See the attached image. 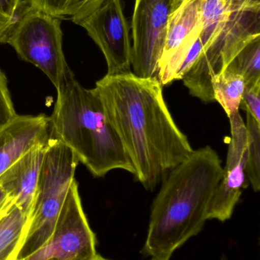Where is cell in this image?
<instances>
[{"label": "cell", "instance_id": "6da1fadb", "mask_svg": "<svg viewBox=\"0 0 260 260\" xmlns=\"http://www.w3.org/2000/svg\"><path fill=\"white\" fill-rule=\"evenodd\" d=\"M134 169V178L153 190L193 152L177 126L157 79L131 72L105 75L93 88Z\"/></svg>", "mask_w": 260, "mask_h": 260}, {"label": "cell", "instance_id": "7a4b0ae2", "mask_svg": "<svg viewBox=\"0 0 260 260\" xmlns=\"http://www.w3.org/2000/svg\"><path fill=\"white\" fill-rule=\"evenodd\" d=\"M222 175L221 158L209 145L168 172L151 208L145 254L170 258L201 232Z\"/></svg>", "mask_w": 260, "mask_h": 260}, {"label": "cell", "instance_id": "3957f363", "mask_svg": "<svg viewBox=\"0 0 260 260\" xmlns=\"http://www.w3.org/2000/svg\"><path fill=\"white\" fill-rule=\"evenodd\" d=\"M50 117V135L65 144L94 177L113 170L134 169L93 88H84L72 73L59 88Z\"/></svg>", "mask_w": 260, "mask_h": 260}, {"label": "cell", "instance_id": "277c9868", "mask_svg": "<svg viewBox=\"0 0 260 260\" xmlns=\"http://www.w3.org/2000/svg\"><path fill=\"white\" fill-rule=\"evenodd\" d=\"M79 160L69 147L50 137L38 178L28 230L17 260L41 248L53 235L75 179Z\"/></svg>", "mask_w": 260, "mask_h": 260}, {"label": "cell", "instance_id": "5b68a950", "mask_svg": "<svg viewBox=\"0 0 260 260\" xmlns=\"http://www.w3.org/2000/svg\"><path fill=\"white\" fill-rule=\"evenodd\" d=\"M259 37L260 0H234L222 31L182 79L189 94L204 103L215 102L212 79L224 71L237 55Z\"/></svg>", "mask_w": 260, "mask_h": 260}, {"label": "cell", "instance_id": "8992f818", "mask_svg": "<svg viewBox=\"0 0 260 260\" xmlns=\"http://www.w3.org/2000/svg\"><path fill=\"white\" fill-rule=\"evenodd\" d=\"M4 43L22 60L41 70L56 89L73 73L63 50L61 19L31 7L27 1Z\"/></svg>", "mask_w": 260, "mask_h": 260}, {"label": "cell", "instance_id": "52a82bcc", "mask_svg": "<svg viewBox=\"0 0 260 260\" xmlns=\"http://www.w3.org/2000/svg\"><path fill=\"white\" fill-rule=\"evenodd\" d=\"M97 254L96 235L85 216L75 180L50 239L35 253L18 260H91Z\"/></svg>", "mask_w": 260, "mask_h": 260}, {"label": "cell", "instance_id": "ba28073f", "mask_svg": "<svg viewBox=\"0 0 260 260\" xmlns=\"http://www.w3.org/2000/svg\"><path fill=\"white\" fill-rule=\"evenodd\" d=\"M172 11V0H135L131 61L135 76L158 80L159 62Z\"/></svg>", "mask_w": 260, "mask_h": 260}, {"label": "cell", "instance_id": "9c48e42d", "mask_svg": "<svg viewBox=\"0 0 260 260\" xmlns=\"http://www.w3.org/2000/svg\"><path fill=\"white\" fill-rule=\"evenodd\" d=\"M71 21L86 30L103 53L107 75L131 73L129 25L121 0H105L94 10Z\"/></svg>", "mask_w": 260, "mask_h": 260}, {"label": "cell", "instance_id": "30bf717a", "mask_svg": "<svg viewBox=\"0 0 260 260\" xmlns=\"http://www.w3.org/2000/svg\"><path fill=\"white\" fill-rule=\"evenodd\" d=\"M201 3L203 0H185L169 16L159 62L158 80L163 86L180 80L182 67L201 32Z\"/></svg>", "mask_w": 260, "mask_h": 260}, {"label": "cell", "instance_id": "8fae6325", "mask_svg": "<svg viewBox=\"0 0 260 260\" xmlns=\"http://www.w3.org/2000/svg\"><path fill=\"white\" fill-rule=\"evenodd\" d=\"M230 144L223 175L208 210L207 219L225 221L233 215L243 188L247 187V127L240 113L229 117Z\"/></svg>", "mask_w": 260, "mask_h": 260}, {"label": "cell", "instance_id": "7c38bea8", "mask_svg": "<svg viewBox=\"0 0 260 260\" xmlns=\"http://www.w3.org/2000/svg\"><path fill=\"white\" fill-rule=\"evenodd\" d=\"M50 137V117L45 114L17 115L0 129V176Z\"/></svg>", "mask_w": 260, "mask_h": 260}, {"label": "cell", "instance_id": "4fadbf2b", "mask_svg": "<svg viewBox=\"0 0 260 260\" xmlns=\"http://www.w3.org/2000/svg\"><path fill=\"white\" fill-rule=\"evenodd\" d=\"M49 140L32 148L0 176V186L29 219Z\"/></svg>", "mask_w": 260, "mask_h": 260}, {"label": "cell", "instance_id": "5bb4252c", "mask_svg": "<svg viewBox=\"0 0 260 260\" xmlns=\"http://www.w3.org/2000/svg\"><path fill=\"white\" fill-rule=\"evenodd\" d=\"M30 219L11 202L0 215V260H17Z\"/></svg>", "mask_w": 260, "mask_h": 260}, {"label": "cell", "instance_id": "9a60e30c", "mask_svg": "<svg viewBox=\"0 0 260 260\" xmlns=\"http://www.w3.org/2000/svg\"><path fill=\"white\" fill-rule=\"evenodd\" d=\"M212 85L214 100L222 107L228 118L239 113L246 88L243 76L224 70L212 79Z\"/></svg>", "mask_w": 260, "mask_h": 260}, {"label": "cell", "instance_id": "2e32d148", "mask_svg": "<svg viewBox=\"0 0 260 260\" xmlns=\"http://www.w3.org/2000/svg\"><path fill=\"white\" fill-rule=\"evenodd\" d=\"M105 0H27L32 8L59 19L78 18L94 10Z\"/></svg>", "mask_w": 260, "mask_h": 260}, {"label": "cell", "instance_id": "e0dca14e", "mask_svg": "<svg viewBox=\"0 0 260 260\" xmlns=\"http://www.w3.org/2000/svg\"><path fill=\"white\" fill-rule=\"evenodd\" d=\"M225 70L241 75L246 86L260 81V37L249 43Z\"/></svg>", "mask_w": 260, "mask_h": 260}, {"label": "cell", "instance_id": "ac0fdd59", "mask_svg": "<svg viewBox=\"0 0 260 260\" xmlns=\"http://www.w3.org/2000/svg\"><path fill=\"white\" fill-rule=\"evenodd\" d=\"M246 175L255 192L260 189V124L247 113Z\"/></svg>", "mask_w": 260, "mask_h": 260}, {"label": "cell", "instance_id": "d6986e66", "mask_svg": "<svg viewBox=\"0 0 260 260\" xmlns=\"http://www.w3.org/2000/svg\"><path fill=\"white\" fill-rule=\"evenodd\" d=\"M24 3L22 0H0V44L4 43Z\"/></svg>", "mask_w": 260, "mask_h": 260}, {"label": "cell", "instance_id": "ffe728a7", "mask_svg": "<svg viewBox=\"0 0 260 260\" xmlns=\"http://www.w3.org/2000/svg\"><path fill=\"white\" fill-rule=\"evenodd\" d=\"M17 115L9 91L7 77L0 69V129Z\"/></svg>", "mask_w": 260, "mask_h": 260}, {"label": "cell", "instance_id": "44dd1931", "mask_svg": "<svg viewBox=\"0 0 260 260\" xmlns=\"http://www.w3.org/2000/svg\"><path fill=\"white\" fill-rule=\"evenodd\" d=\"M260 81L251 85H247L244 90L241 108L253 117L260 124Z\"/></svg>", "mask_w": 260, "mask_h": 260}, {"label": "cell", "instance_id": "7402d4cb", "mask_svg": "<svg viewBox=\"0 0 260 260\" xmlns=\"http://www.w3.org/2000/svg\"><path fill=\"white\" fill-rule=\"evenodd\" d=\"M12 201L6 191L0 186V215Z\"/></svg>", "mask_w": 260, "mask_h": 260}, {"label": "cell", "instance_id": "603a6c76", "mask_svg": "<svg viewBox=\"0 0 260 260\" xmlns=\"http://www.w3.org/2000/svg\"><path fill=\"white\" fill-rule=\"evenodd\" d=\"M172 6H174V9H177V7L180 6L185 0H172Z\"/></svg>", "mask_w": 260, "mask_h": 260}, {"label": "cell", "instance_id": "cb8c5ba5", "mask_svg": "<svg viewBox=\"0 0 260 260\" xmlns=\"http://www.w3.org/2000/svg\"><path fill=\"white\" fill-rule=\"evenodd\" d=\"M91 260H111V259H105V258L102 257V256H100V255L97 254L96 256V257L93 258V259Z\"/></svg>", "mask_w": 260, "mask_h": 260}, {"label": "cell", "instance_id": "d4e9b609", "mask_svg": "<svg viewBox=\"0 0 260 260\" xmlns=\"http://www.w3.org/2000/svg\"><path fill=\"white\" fill-rule=\"evenodd\" d=\"M151 260H169V258L166 257H156V256H151Z\"/></svg>", "mask_w": 260, "mask_h": 260}]
</instances>
